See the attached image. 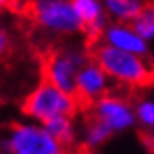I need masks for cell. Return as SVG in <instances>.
<instances>
[{
  "instance_id": "4",
  "label": "cell",
  "mask_w": 154,
  "mask_h": 154,
  "mask_svg": "<svg viewBox=\"0 0 154 154\" xmlns=\"http://www.w3.org/2000/svg\"><path fill=\"white\" fill-rule=\"evenodd\" d=\"M90 59L87 50L75 45L52 50L43 61V82L75 95L78 73Z\"/></svg>"
},
{
  "instance_id": "10",
  "label": "cell",
  "mask_w": 154,
  "mask_h": 154,
  "mask_svg": "<svg viewBox=\"0 0 154 154\" xmlns=\"http://www.w3.org/2000/svg\"><path fill=\"white\" fill-rule=\"evenodd\" d=\"M106 16L111 23L132 24L135 17L142 12L146 0H102Z\"/></svg>"
},
{
  "instance_id": "11",
  "label": "cell",
  "mask_w": 154,
  "mask_h": 154,
  "mask_svg": "<svg viewBox=\"0 0 154 154\" xmlns=\"http://www.w3.org/2000/svg\"><path fill=\"white\" fill-rule=\"evenodd\" d=\"M112 135L114 133L104 123H100L99 119L88 116V119L83 125V130H82V146L85 147V151L94 152L95 149L104 146Z\"/></svg>"
},
{
  "instance_id": "3",
  "label": "cell",
  "mask_w": 154,
  "mask_h": 154,
  "mask_svg": "<svg viewBox=\"0 0 154 154\" xmlns=\"http://www.w3.org/2000/svg\"><path fill=\"white\" fill-rule=\"evenodd\" d=\"M29 16L38 28L57 36L83 33V24L71 0H31Z\"/></svg>"
},
{
  "instance_id": "7",
  "label": "cell",
  "mask_w": 154,
  "mask_h": 154,
  "mask_svg": "<svg viewBox=\"0 0 154 154\" xmlns=\"http://www.w3.org/2000/svg\"><path fill=\"white\" fill-rule=\"evenodd\" d=\"M112 88V82L106 75V71L94 59H90L80 69L75 85V97L82 106H92L99 99L107 95Z\"/></svg>"
},
{
  "instance_id": "8",
  "label": "cell",
  "mask_w": 154,
  "mask_h": 154,
  "mask_svg": "<svg viewBox=\"0 0 154 154\" xmlns=\"http://www.w3.org/2000/svg\"><path fill=\"white\" fill-rule=\"evenodd\" d=\"M100 43H106V45H109L112 49L123 50V52H128V54H135V56H140V57L152 59V45L147 43L133 29L132 24L109 23V26L106 28L104 35L100 38Z\"/></svg>"
},
{
  "instance_id": "1",
  "label": "cell",
  "mask_w": 154,
  "mask_h": 154,
  "mask_svg": "<svg viewBox=\"0 0 154 154\" xmlns=\"http://www.w3.org/2000/svg\"><path fill=\"white\" fill-rule=\"evenodd\" d=\"M92 59L106 71L112 85L125 88H140L154 80L152 59L112 49L100 42L94 45Z\"/></svg>"
},
{
  "instance_id": "15",
  "label": "cell",
  "mask_w": 154,
  "mask_h": 154,
  "mask_svg": "<svg viewBox=\"0 0 154 154\" xmlns=\"http://www.w3.org/2000/svg\"><path fill=\"white\" fill-rule=\"evenodd\" d=\"M9 47V38H7V33L0 28V57L5 54V50Z\"/></svg>"
},
{
  "instance_id": "9",
  "label": "cell",
  "mask_w": 154,
  "mask_h": 154,
  "mask_svg": "<svg viewBox=\"0 0 154 154\" xmlns=\"http://www.w3.org/2000/svg\"><path fill=\"white\" fill-rule=\"evenodd\" d=\"M80 21L83 24L87 40L94 45L100 42L106 28L109 26V17L106 16L102 0H71Z\"/></svg>"
},
{
  "instance_id": "16",
  "label": "cell",
  "mask_w": 154,
  "mask_h": 154,
  "mask_svg": "<svg viewBox=\"0 0 154 154\" xmlns=\"http://www.w3.org/2000/svg\"><path fill=\"white\" fill-rule=\"evenodd\" d=\"M14 2H16V0H0V11H4V9L11 7Z\"/></svg>"
},
{
  "instance_id": "12",
  "label": "cell",
  "mask_w": 154,
  "mask_h": 154,
  "mask_svg": "<svg viewBox=\"0 0 154 154\" xmlns=\"http://www.w3.org/2000/svg\"><path fill=\"white\" fill-rule=\"evenodd\" d=\"M43 128L54 137V139L63 144L66 149H69L78 139V130H76V123H75V118L73 116H59V118H54L47 121Z\"/></svg>"
},
{
  "instance_id": "18",
  "label": "cell",
  "mask_w": 154,
  "mask_h": 154,
  "mask_svg": "<svg viewBox=\"0 0 154 154\" xmlns=\"http://www.w3.org/2000/svg\"><path fill=\"white\" fill-rule=\"evenodd\" d=\"M82 154H97V152H88V151H85V152H82Z\"/></svg>"
},
{
  "instance_id": "14",
  "label": "cell",
  "mask_w": 154,
  "mask_h": 154,
  "mask_svg": "<svg viewBox=\"0 0 154 154\" xmlns=\"http://www.w3.org/2000/svg\"><path fill=\"white\" fill-rule=\"evenodd\" d=\"M135 121L137 125L142 126L144 132H152L154 130V99L146 97L139 99L135 104Z\"/></svg>"
},
{
  "instance_id": "5",
  "label": "cell",
  "mask_w": 154,
  "mask_h": 154,
  "mask_svg": "<svg viewBox=\"0 0 154 154\" xmlns=\"http://www.w3.org/2000/svg\"><path fill=\"white\" fill-rule=\"evenodd\" d=\"M2 147L9 154H69L43 125L35 121L16 123L2 140Z\"/></svg>"
},
{
  "instance_id": "13",
  "label": "cell",
  "mask_w": 154,
  "mask_h": 154,
  "mask_svg": "<svg viewBox=\"0 0 154 154\" xmlns=\"http://www.w3.org/2000/svg\"><path fill=\"white\" fill-rule=\"evenodd\" d=\"M132 26L147 43L152 45L154 43V0L146 2L142 12L135 17Z\"/></svg>"
},
{
  "instance_id": "6",
  "label": "cell",
  "mask_w": 154,
  "mask_h": 154,
  "mask_svg": "<svg viewBox=\"0 0 154 154\" xmlns=\"http://www.w3.org/2000/svg\"><path fill=\"white\" fill-rule=\"evenodd\" d=\"M90 107V116L104 123L112 133L126 132L137 125L135 121V107L132 100L121 94L109 92L107 95L99 99Z\"/></svg>"
},
{
  "instance_id": "2",
  "label": "cell",
  "mask_w": 154,
  "mask_h": 154,
  "mask_svg": "<svg viewBox=\"0 0 154 154\" xmlns=\"http://www.w3.org/2000/svg\"><path fill=\"white\" fill-rule=\"evenodd\" d=\"M80 100L73 94L59 90L57 87L42 82L23 100V112L31 121L45 125L59 116H73L80 109Z\"/></svg>"
},
{
  "instance_id": "17",
  "label": "cell",
  "mask_w": 154,
  "mask_h": 154,
  "mask_svg": "<svg viewBox=\"0 0 154 154\" xmlns=\"http://www.w3.org/2000/svg\"><path fill=\"white\" fill-rule=\"evenodd\" d=\"M147 135H149V139H147V144L151 147H154V130L152 132H147Z\"/></svg>"
}]
</instances>
